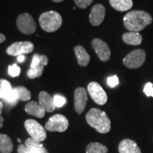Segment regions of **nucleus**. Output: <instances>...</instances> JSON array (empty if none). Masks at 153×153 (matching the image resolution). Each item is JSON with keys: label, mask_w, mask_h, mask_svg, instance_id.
I'll use <instances>...</instances> for the list:
<instances>
[{"label": "nucleus", "mask_w": 153, "mask_h": 153, "mask_svg": "<svg viewBox=\"0 0 153 153\" xmlns=\"http://www.w3.org/2000/svg\"><path fill=\"white\" fill-rule=\"evenodd\" d=\"M44 70V65H39L33 68H30L27 72V76L30 79H35L42 75Z\"/></svg>", "instance_id": "393cba45"}, {"label": "nucleus", "mask_w": 153, "mask_h": 153, "mask_svg": "<svg viewBox=\"0 0 153 153\" xmlns=\"http://www.w3.org/2000/svg\"><path fill=\"white\" fill-rule=\"evenodd\" d=\"M87 91L95 103L99 105H104L108 100L106 91L101 86L96 82H91L87 86Z\"/></svg>", "instance_id": "6e6552de"}, {"label": "nucleus", "mask_w": 153, "mask_h": 153, "mask_svg": "<svg viewBox=\"0 0 153 153\" xmlns=\"http://www.w3.org/2000/svg\"><path fill=\"white\" fill-rule=\"evenodd\" d=\"M3 103L1 101H0V123H2L4 122V118L1 116V113H2V109H3Z\"/></svg>", "instance_id": "7c9ffc66"}, {"label": "nucleus", "mask_w": 153, "mask_h": 153, "mask_svg": "<svg viewBox=\"0 0 153 153\" xmlns=\"http://www.w3.org/2000/svg\"><path fill=\"white\" fill-rule=\"evenodd\" d=\"M94 0H74L76 7L80 9H86L89 7Z\"/></svg>", "instance_id": "cd10ccee"}, {"label": "nucleus", "mask_w": 153, "mask_h": 153, "mask_svg": "<svg viewBox=\"0 0 153 153\" xmlns=\"http://www.w3.org/2000/svg\"><path fill=\"white\" fill-rule=\"evenodd\" d=\"M111 7L118 11H125L129 10L133 7L132 0H109Z\"/></svg>", "instance_id": "aec40b11"}, {"label": "nucleus", "mask_w": 153, "mask_h": 153, "mask_svg": "<svg viewBox=\"0 0 153 153\" xmlns=\"http://www.w3.org/2000/svg\"><path fill=\"white\" fill-rule=\"evenodd\" d=\"M152 22V17L144 11H131L123 17V24L130 31L139 32Z\"/></svg>", "instance_id": "f257e3e1"}, {"label": "nucleus", "mask_w": 153, "mask_h": 153, "mask_svg": "<svg viewBox=\"0 0 153 153\" xmlns=\"http://www.w3.org/2000/svg\"><path fill=\"white\" fill-rule=\"evenodd\" d=\"M118 83H119V80L116 75L109 76L107 79V84L110 87H115L118 85Z\"/></svg>", "instance_id": "c756f323"}, {"label": "nucleus", "mask_w": 153, "mask_h": 153, "mask_svg": "<svg viewBox=\"0 0 153 153\" xmlns=\"http://www.w3.org/2000/svg\"><path fill=\"white\" fill-rule=\"evenodd\" d=\"M16 26L19 31L26 35L35 33L36 24L33 17L27 13L20 14L16 19Z\"/></svg>", "instance_id": "423d86ee"}, {"label": "nucleus", "mask_w": 153, "mask_h": 153, "mask_svg": "<svg viewBox=\"0 0 153 153\" xmlns=\"http://www.w3.org/2000/svg\"><path fill=\"white\" fill-rule=\"evenodd\" d=\"M87 102V91L83 87L76 88L74 94V109L78 114L85 111Z\"/></svg>", "instance_id": "f8f14e48"}, {"label": "nucleus", "mask_w": 153, "mask_h": 153, "mask_svg": "<svg viewBox=\"0 0 153 153\" xmlns=\"http://www.w3.org/2000/svg\"><path fill=\"white\" fill-rule=\"evenodd\" d=\"M118 151L119 153H142L137 143L130 139H124L120 141Z\"/></svg>", "instance_id": "dca6fc26"}, {"label": "nucleus", "mask_w": 153, "mask_h": 153, "mask_svg": "<svg viewBox=\"0 0 153 153\" xmlns=\"http://www.w3.org/2000/svg\"><path fill=\"white\" fill-rule=\"evenodd\" d=\"M108 148L99 143H91L87 145L86 153H107Z\"/></svg>", "instance_id": "5701e85b"}, {"label": "nucleus", "mask_w": 153, "mask_h": 153, "mask_svg": "<svg viewBox=\"0 0 153 153\" xmlns=\"http://www.w3.org/2000/svg\"><path fill=\"white\" fill-rule=\"evenodd\" d=\"M62 16L55 11H47L42 14L39 17V24L41 28L49 33L58 30L62 26Z\"/></svg>", "instance_id": "7ed1b4c3"}, {"label": "nucleus", "mask_w": 153, "mask_h": 153, "mask_svg": "<svg viewBox=\"0 0 153 153\" xmlns=\"http://www.w3.org/2000/svg\"><path fill=\"white\" fill-rule=\"evenodd\" d=\"M21 69L16 64H14L9 67V74L12 77H16L20 74Z\"/></svg>", "instance_id": "bb28decb"}, {"label": "nucleus", "mask_w": 153, "mask_h": 153, "mask_svg": "<svg viewBox=\"0 0 153 153\" xmlns=\"http://www.w3.org/2000/svg\"><path fill=\"white\" fill-rule=\"evenodd\" d=\"M6 41V36L2 33H0V43H2Z\"/></svg>", "instance_id": "473e14b6"}, {"label": "nucleus", "mask_w": 153, "mask_h": 153, "mask_svg": "<svg viewBox=\"0 0 153 153\" xmlns=\"http://www.w3.org/2000/svg\"><path fill=\"white\" fill-rule=\"evenodd\" d=\"M39 104L43 107L46 112H53L55 110V106L53 98L46 91H41L38 96Z\"/></svg>", "instance_id": "2eb2a0df"}, {"label": "nucleus", "mask_w": 153, "mask_h": 153, "mask_svg": "<svg viewBox=\"0 0 153 153\" xmlns=\"http://www.w3.org/2000/svg\"><path fill=\"white\" fill-rule=\"evenodd\" d=\"M17 60L19 62H23L25 60V56L24 55H19V56L17 57Z\"/></svg>", "instance_id": "2f4dec72"}, {"label": "nucleus", "mask_w": 153, "mask_h": 153, "mask_svg": "<svg viewBox=\"0 0 153 153\" xmlns=\"http://www.w3.org/2000/svg\"><path fill=\"white\" fill-rule=\"evenodd\" d=\"M86 120L91 127L99 133H107L111 130V120L106 113L99 108H91L86 115Z\"/></svg>", "instance_id": "f03ea898"}, {"label": "nucleus", "mask_w": 153, "mask_h": 153, "mask_svg": "<svg viewBox=\"0 0 153 153\" xmlns=\"http://www.w3.org/2000/svg\"><path fill=\"white\" fill-rule=\"evenodd\" d=\"M25 111L28 114L31 115V116H33L38 118L44 117L45 115V112H46L43 107L39 104V103H37L34 101H30L25 106Z\"/></svg>", "instance_id": "f3484780"}, {"label": "nucleus", "mask_w": 153, "mask_h": 153, "mask_svg": "<svg viewBox=\"0 0 153 153\" xmlns=\"http://www.w3.org/2000/svg\"><path fill=\"white\" fill-rule=\"evenodd\" d=\"M17 140H18V142L19 143H22V140H21V139H19V138H18V139H17Z\"/></svg>", "instance_id": "f704fd0d"}, {"label": "nucleus", "mask_w": 153, "mask_h": 153, "mask_svg": "<svg viewBox=\"0 0 153 153\" xmlns=\"http://www.w3.org/2000/svg\"><path fill=\"white\" fill-rule=\"evenodd\" d=\"M18 153H49L43 145L32 137L26 139L25 145L18 147Z\"/></svg>", "instance_id": "9d476101"}, {"label": "nucleus", "mask_w": 153, "mask_h": 153, "mask_svg": "<svg viewBox=\"0 0 153 153\" xmlns=\"http://www.w3.org/2000/svg\"><path fill=\"white\" fill-rule=\"evenodd\" d=\"M53 1H54V2H61V1H62L63 0H52Z\"/></svg>", "instance_id": "72a5a7b5"}, {"label": "nucleus", "mask_w": 153, "mask_h": 153, "mask_svg": "<svg viewBox=\"0 0 153 153\" xmlns=\"http://www.w3.org/2000/svg\"><path fill=\"white\" fill-rule=\"evenodd\" d=\"M69 121L65 116L61 114H55L49 118L45 123V128L50 132H65L68 128Z\"/></svg>", "instance_id": "0eeeda50"}, {"label": "nucleus", "mask_w": 153, "mask_h": 153, "mask_svg": "<svg viewBox=\"0 0 153 153\" xmlns=\"http://www.w3.org/2000/svg\"><path fill=\"white\" fill-rule=\"evenodd\" d=\"M14 95L16 101H18L19 100L26 101L30 100V97H31L30 91L28 89H26V87H23V86H19V87L14 88Z\"/></svg>", "instance_id": "4be33fe9"}, {"label": "nucleus", "mask_w": 153, "mask_h": 153, "mask_svg": "<svg viewBox=\"0 0 153 153\" xmlns=\"http://www.w3.org/2000/svg\"><path fill=\"white\" fill-rule=\"evenodd\" d=\"M106 9L102 4H96L91 9L89 14V22L94 26H99L104 21Z\"/></svg>", "instance_id": "4468645a"}, {"label": "nucleus", "mask_w": 153, "mask_h": 153, "mask_svg": "<svg viewBox=\"0 0 153 153\" xmlns=\"http://www.w3.org/2000/svg\"><path fill=\"white\" fill-rule=\"evenodd\" d=\"M124 43L131 45H139L143 41V36L138 32H128L122 36Z\"/></svg>", "instance_id": "6ab92c4d"}, {"label": "nucleus", "mask_w": 153, "mask_h": 153, "mask_svg": "<svg viewBox=\"0 0 153 153\" xmlns=\"http://www.w3.org/2000/svg\"><path fill=\"white\" fill-rule=\"evenodd\" d=\"M53 100H54L55 106L57 108L62 107L66 103V99L60 95H55L53 97Z\"/></svg>", "instance_id": "a878e982"}, {"label": "nucleus", "mask_w": 153, "mask_h": 153, "mask_svg": "<svg viewBox=\"0 0 153 153\" xmlns=\"http://www.w3.org/2000/svg\"><path fill=\"white\" fill-rule=\"evenodd\" d=\"M2 127H3V123H0V128H2Z\"/></svg>", "instance_id": "c9c22d12"}, {"label": "nucleus", "mask_w": 153, "mask_h": 153, "mask_svg": "<svg viewBox=\"0 0 153 153\" xmlns=\"http://www.w3.org/2000/svg\"><path fill=\"white\" fill-rule=\"evenodd\" d=\"M34 45L30 41L16 42L7 49V53L11 56H19V55L28 54L33 51Z\"/></svg>", "instance_id": "1a4fd4ad"}, {"label": "nucleus", "mask_w": 153, "mask_h": 153, "mask_svg": "<svg viewBox=\"0 0 153 153\" xmlns=\"http://www.w3.org/2000/svg\"><path fill=\"white\" fill-rule=\"evenodd\" d=\"M143 91L145 94V95L148 97H153V85L151 82H148L146 85H145Z\"/></svg>", "instance_id": "c85d7f7f"}, {"label": "nucleus", "mask_w": 153, "mask_h": 153, "mask_svg": "<svg viewBox=\"0 0 153 153\" xmlns=\"http://www.w3.org/2000/svg\"><path fill=\"white\" fill-rule=\"evenodd\" d=\"M14 149L12 140L7 135L0 134V152L11 153Z\"/></svg>", "instance_id": "412c9836"}, {"label": "nucleus", "mask_w": 153, "mask_h": 153, "mask_svg": "<svg viewBox=\"0 0 153 153\" xmlns=\"http://www.w3.org/2000/svg\"><path fill=\"white\" fill-rule=\"evenodd\" d=\"M74 50L78 64L82 67L87 66L90 62V55L85 48L82 45H76Z\"/></svg>", "instance_id": "a211bd4d"}, {"label": "nucleus", "mask_w": 153, "mask_h": 153, "mask_svg": "<svg viewBox=\"0 0 153 153\" xmlns=\"http://www.w3.org/2000/svg\"><path fill=\"white\" fill-rule=\"evenodd\" d=\"M48 63V58L46 55L35 54L32 58L30 68H33L39 65H47Z\"/></svg>", "instance_id": "b1692460"}, {"label": "nucleus", "mask_w": 153, "mask_h": 153, "mask_svg": "<svg viewBox=\"0 0 153 153\" xmlns=\"http://www.w3.org/2000/svg\"><path fill=\"white\" fill-rule=\"evenodd\" d=\"M146 60V53L142 49L134 50L124 57L123 63L126 68L137 69L140 68Z\"/></svg>", "instance_id": "20e7f679"}, {"label": "nucleus", "mask_w": 153, "mask_h": 153, "mask_svg": "<svg viewBox=\"0 0 153 153\" xmlns=\"http://www.w3.org/2000/svg\"><path fill=\"white\" fill-rule=\"evenodd\" d=\"M25 128L26 131L30 135V137L33 138L38 142H42L46 139L47 133L45 128L38 122L33 119H28L25 121Z\"/></svg>", "instance_id": "39448f33"}, {"label": "nucleus", "mask_w": 153, "mask_h": 153, "mask_svg": "<svg viewBox=\"0 0 153 153\" xmlns=\"http://www.w3.org/2000/svg\"><path fill=\"white\" fill-rule=\"evenodd\" d=\"M0 98L4 99L9 104L14 105L16 101L14 97V89L10 82L4 79H0Z\"/></svg>", "instance_id": "ddd939ff"}, {"label": "nucleus", "mask_w": 153, "mask_h": 153, "mask_svg": "<svg viewBox=\"0 0 153 153\" xmlns=\"http://www.w3.org/2000/svg\"><path fill=\"white\" fill-rule=\"evenodd\" d=\"M91 45L100 60L106 62L111 57V51L107 43L99 38H94L91 41Z\"/></svg>", "instance_id": "9b49d317"}]
</instances>
